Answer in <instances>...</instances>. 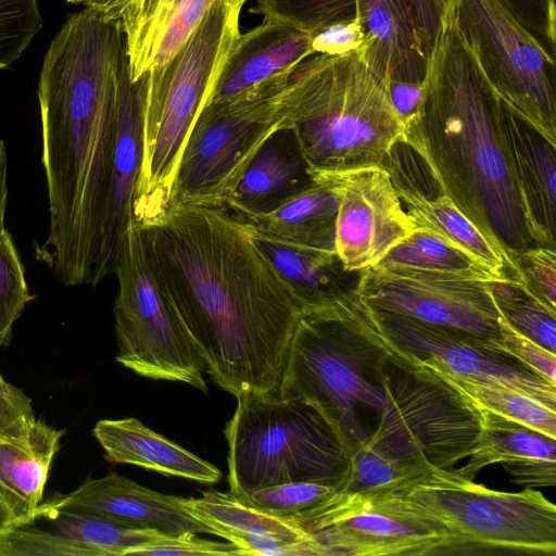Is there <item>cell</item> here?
<instances>
[{"label": "cell", "mask_w": 556, "mask_h": 556, "mask_svg": "<svg viewBox=\"0 0 556 556\" xmlns=\"http://www.w3.org/2000/svg\"><path fill=\"white\" fill-rule=\"evenodd\" d=\"M141 228L213 382L235 397L277 392L303 309L253 226L226 207L175 205Z\"/></svg>", "instance_id": "cell-1"}, {"label": "cell", "mask_w": 556, "mask_h": 556, "mask_svg": "<svg viewBox=\"0 0 556 556\" xmlns=\"http://www.w3.org/2000/svg\"><path fill=\"white\" fill-rule=\"evenodd\" d=\"M126 58L119 21L88 8L67 16L43 58L38 100L50 226L40 255L65 286H97Z\"/></svg>", "instance_id": "cell-2"}, {"label": "cell", "mask_w": 556, "mask_h": 556, "mask_svg": "<svg viewBox=\"0 0 556 556\" xmlns=\"http://www.w3.org/2000/svg\"><path fill=\"white\" fill-rule=\"evenodd\" d=\"M420 116L405 142L521 281L519 254L534 245L526 226L503 131V101L480 79L444 14L424 76Z\"/></svg>", "instance_id": "cell-3"}, {"label": "cell", "mask_w": 556, "mask_h": 556, "mask_svg": "<svg viewBox=\"0 0 556 556\" xmlns=\"http://www.w3.org/2000/svg\"><path fill=\"white\" fill-rule=\"evenodd\" d=\"M286 127L311 177L383 167L404 126L390 100L388 79L363 46L341 55L316 53L291 74L286 87Z\"/></svg>", "instance_id": "cell-4"}, {"label": "cell", "mask_w": 556, "mask_h": 556, "mask_svg": "<svg viewBox=\"0 0 556 556\" xmlns=\"http://www.w3.org/2000/svg\"><path fill=\"white\" fill-rule=\"evenodd\" d=\"M389 358L354 294L303 312L289 344L278 394L317 409L350 456L372 433L365 417L379 420L383 410Z\"/></svg>", "instance_id": "cell-5"}, {"label": "cell", "mask_w": 556, "mask_h": 556, "mask_svg": "<svg viewBox=\"0 0 556 556\" xmlns=\"http://www.w3.org/2000/svg\"><path fill=\"white\" fill-rule=\"evenodd\" d=\"M241 10L231 0H213L182 46L147 73L142 160L132 204L140 227L159 220L168 210L189 132L241 34Z\"/></svg>", "instance_id": "cell-6"}, {"label": "cell", "mask_w": 556, "mask_h": 556, "mask_svg": "<svg viewBox=\"0 0 556 556\" xmlns=\"http://www.w3.org/2000/svg\"><path fill=\"white\" fill-rule=\"evenodd\" d=\"M225 426L229 492L239 498L292 481L341 484L349 454L309 404L277 392L236 397Z\"/></svg>", "instance_id": "cell-7"}, {"label": "cell", "mask_w": 556, "mask_h": 556, "mask_svg": "<svg viewBox=\"0 0 556 556\" xmlns=\"http://www.w3.org/2000/svg\"><path fill=\"white\" fill-rule=\"evenodd\" d=\"M392 493L445 528L458 554L556 553V507L531 488L494 491L456 470L431 469Z\"/></svg>", "instance_id": "cell-8"}, {"label": "cell", "mask_w": 556, "mask_h": 556, "mask_svg": "<svg viewBox=\"0 0 556 556\" xmlns=\"http://www.w3.org/2000/svg\"><path fill=\"white\" fill-rule=\"evenodd\" d=\"M387 349L386 402L366 442L421 472L468 457L481 430L479 407L424 364Z\"/></svg>", "instance_id": "cell-9"}, {"label": "cell", "mask_w": 556, "mask_h": 556, "mask_svg": "<svg viewBox=\"0 0 556 556\" xmlns=\"http://www.w3.org/2000/svg\"><path fill=\"white\" fill-rule=\"evenodd\" d=\"M445 14L482 83L556 144L555 61L504 0H448Z\"/></svg>", "instance_id": "cell-10"}, {"label": "cell", "mask_w": 556, "mask_h": 556, "mask_svg": "<svg viewBox=\"0 0 556 556\" xmlns=\"http://www.w3.org/2000/svg\"><path fill=\"white\" fill-rule=\"evenodd\" d=\"M279 77L237 99L206 104L186 141L169 206L226 207L266 140L286 127V87Z\"/></svg>", "instance_id": "cell-11"}, {"label": "cell", "mask_w": 556, "mask_h": 556, "mask_svg": "<svg viewBox=\"0 0 556 556\" xmlns=\"http://www.w3.org/2000/svg\"><path fill=\"white\" fill-rule=\"evenodd\" d=\"M114 274L116 362L139 376L207 392L204 361L149 261L142 228L134 217L122 237Z\"/></svg>", "instance_id": "cell-12"}, {"label": "cell", "mask_w": 556, "mask_h": 556, "mask_svg": "<svg viewBox=\"0 0 556 556\" xmlns=\"http://www.w3.org/2000/svg\"><path fill=\"white\" fill-rule=\"evenodd\" d=\"M312 536L318 556L456 555L453 535L403 504L392 492L336 491L291 516Z\"/></svg>", "instance_id": "cell-13"}, {"label": "cell", "mask_w": 556, "mask_h": 556, "mask_svg": "<svg viewBox=\"0 0 556 556\" xmlns=\"http://www.w3.org/2000/svg\"><path fill=\"white\" fill-rule=\"evenodd\" d=\"M489 280L471 276L374 266L359 271L358 301L481 340L500 339V312Z\"/></svg>", "instance_id": "cell-14"}, {"label": "cell", "mask_w": 556, "mask_h": 556, "mask_svg": "<svg viewBox=\"0 0 556 556\" xmlns=\"http://www.w3.org/2000/svg\"><path fill=\"white\" fill-rule=\"evenodd\" d=\"M356 302L366 323L388 348L465 378L522 391L556 408V386L516 358L492 349L493 342L376 311L357 298Z\"/></svg>", "instance_id": "cell-15"}, {"label": "cell", "mask_w": 556, "mask_h": 556, "mask_svg": "<svg viewBox=\"0 0 556 556\" xmlns=\"http://www.w3.org/2000/svg\"><path fill=\"white\" fill-rule=\"evenodd\" d=\"M313 179L328 181L337 195L334 245L348 271L376 266L417 229L383 167L321 174Z\"/></svg>", "instance_id": "cell-16"}, {"label": "cell", "mask_w": 556, "mask_h": 556, "mask_svg": "<svg viewBox=\"0 0 556 556\" xmlns=\"http://www.w3.org/2000/svg\"><path fill=\"white\" fill-rule=\"evenodd\" d=\"M165 536L43 502L0 523V556H126Z\"/></svg>", "instance_id": "cell-17"}, {"label": "cell", "mask_w": 556, "mask_h": 556, "mask_svg": "<svg viewBox=\"0 0 556 556\" xmlns=\"http://www.w3.org/2000/svg\"><path fill=\"white\" fill-rule=\"evenodd\" d=\"M182 500L110 472L101 478H89L71 493L49 501L58 506L79 509L123 526L167 536L214 535L208 526L182 505Z\"/></svg>", "instance_id": "cell-18"}, {"label": "cell", "mask_w": 556, "mask_h": 556, "mask_svg": "<svg viewBox=\"0 0 556 556\" xmlns=\"http://www.w3.org/2000/svg\"><path fill=\"white\" fill-rule=\"evenodd\" d=\"M147 73L132 81L126 58L119 79L116 137L109 203L96 282L114 274L116 253L132 216L143 149V97Z\"/></svg>", "instance_id": "cell-19"}, {"label": "cell", "mask_w": 556, "mask_h": 556, "mask_svg": "<svg viewBox=\"0 0 556 556\" xmlns=\"http://www.w3.org/2000/svg\"><path fill=\"white\" fill-rule=\"evenodd\" d=\"M182 505L240 555L318 556L314 540L293 517L271 514L230 492L206 491L184 497Z\"/></svg>", "instance_id": "cell-20"}, {"label": "cell", "mask_w": 556, "mask_h": 556, "mask_svg": "<svg viewBox=\"0 0 556 556\" xmlns=\"http://www.w3.org/2000/svg\"><path fill=\"white\" fill-rule=\"evenodd\" d=\"M313 54L311 36L264 18L236 40L207 104L230 101L279 77H289Z\"/></svg>", "instance_id": "cell-21"}, {"label": "cell", "mask_w": 556, "mask_h": 556, "mask_svg": "<svg viewBox=\"0 0 556 556\" xmlns=\"http://www.w3.org/2000/svg\"><path fill=\"white\" fill-rule=\"evenodd\" d=\"M503 131L528 233L534 245L555 249L556 144L505 103Z\"/></svg>", "instance_id": "cell-22"}, {"label": "cell", "mask_w": 556, "mask_h": 556, "mask_svg": "<svg viewBox=\"0 0 556 556\" xmlns=\"http://www.w3.org/2000/svg\"><path fill=\"white\" fill-rule=\"evenodd\" d=\"M481 430L460 476L473 480L484 467L502 464L514 482L533 486L556 483V439L480 408Z\"/></svg>", "instance_id": "cell-23"}, {"label": "cell", "mask_w": 556, "mask_h": 556, "mask_svg": "<svg viewBox=\"0 0 556 556\" xmlns=\"http://www.w3.org/2000/svg\"><path fill=\"white\" fill-rule=\"evenodd\" d=\"M213 0H131L119 22L132 81L162 66L182 46Z\"/></svg>", "instance_id": "cell-24"}, {"label": "cell", "mask_w": 556, "mask_h": 556, "mask_svg": "<svg viewBox=\"0 0 556 556\" xmlns=\"http://www.w3.org/2000/svg\"><path fill=\"white\" fill-rule=\"evenodd\" d=\"M365 29L369 63L390 79L421 81L428 56L418 35L410 0H353Z\"/></svg>", "instance_id": "cell-25"}, {"label": "cell", "mask_w": 556, "mask_h": 556, "mask_svg": "<svg viewBox=\"0 0 556 556\" xmlns=\"http://www.w3.org/2000/svg\"><path fill=\"white\" fill-rule=\"evenodd\" d=\"M113 464H129L201 483H217L220 470L213 464L144 426L135 417L101 419L93 430Z\"/></svg>", "instance_id": "cell-26"}, {"label": "cell", "mask_w": 556, "mask_h": 556, "mask_svg": "<svg viewBox=\"0 0 556 556\" xmlns=\"http://www.w3.org/2000/svg\"><path fill=\"white\" fill-rule=\"evenodd\" d=\"M313 182L293 131L271 135L247 168L226 208L243 219L267 212Z\"/></svg>", "instance_id": "cell-27"}, {"label": "cell", "mask_w": 556, "mask_h": 556, "mask_svg": "<svg viewBox=\"0 0 556 556\" xmlns=\"http://www.w3.org/2000/svg\"><path fill=\"white\" fill-rule=\"evenodd\" d=\"M253 239L288 285L303 312L331 306L355 294L359 271L345 270L336 254L289 244L254 227Z\"/></svg>", "instance_id": "cell-28"}, {"label": "cell", "mask_w": 556, "mask_h": 556, "mask_svg": "<svg viewBox=\"0 0 556 556\" xmlns=\"http://www.w3.org/2000/svg\"><path fill=\"white\" fill-rule=\"evenodd\" d=\"M337 195L324 179L287 198L271 210L245 219L276 240L325 254H336Z\"/></svg>", "instance_id": "cell-29"}, {"label": "cell", "mask_w": 556, "mask_h": 556, "mask_svg": "<svg viewBox=\"0 0 556 556\" xmlns=\"http://www.w3.org/2000/svg\"><path fill=\"white\" fill-rule=\"evenodd\" d=\"M392 181L417 228L439 236L496 277H510L503 256L448 197H430L413 182Z\"/></svg>", "instance_id": "cell-30"}, {"label": "cell", "mask_w": 556, "mask_h": 556, "mask_svg": "<svg viewBox=\"0 0 556 556\" xmlns=\"http://www.w3.org/2000/svg\"><path fill=\"white\" fill-rule=\"evenodd\" d=\"M63 431L37 419L26 434L0 437V481L11 493L20 518L43 501V492Z\"/></svg>", "instance_id": "cell-31"}, {"label": "cell", "mask_w": 556, "mask_h": 556, "mask_svg": "<svg viewBox=\"0 0 556 556\" xmlns=\"http://www.w3.org/2000/svg\"><path fill=\"white\" fill-rule=\"evenodd\" d=\"M413 359L431 369L478 407L556 439L555 407L522 391L502 384L465 378L434 363Z\"/></svg>", "instance_id": "cell-32"}, {"label": "cell", "mask_w": 556, "mask_h": 556, "mask_svg": "<svg viewBox=\"0 0 556 556\" xmlns=\"http://www.w3.org/2000/svg\"><path fill=\"white\" fill-rule=\"evenodd\" d=\"M376 266L502 280L439 236L421 228L393 248Z\"/></svg>", "instance_id": "cell-33"}, {"label": "cell", "mask_w": 556, "mask_h": 556, "mask_svg": "<svg viewBox=\"0 0 556 556\" xmlns=\"http://www.w3.org/2000/svg\"><path fill=\"white\" fill-rule=\"evenodd\" d=\"M491 293L501 316L514 329L556 354L555 307L510 277L493 281Z\"/></svg>", "instance_id": "cell-34"}, {"label": "cell", "mask_w": 556, "mask_h": 556, "mask_svg": "<svg viewBox=\"0 0 556 556\" xmlns=\"http://www.w3.org/2000/svg\"><path fill=\"white\" fill-rule=\"evenodd\" d=\"M421 473L424 472L364 442L349 456L343 480L337 491L358 495L394 492Z\"/></svg>", "instance_id": "cell-35"}, {"label": "cell", "mask_w": 556, "mask_h": 556, "mask_svg": "<svg viewBox=\"0 0 556 556\" xmlns=\"http://www.w3.org/2000/svg\"><path fill=\"white\" fill-rule=\"evenodd\" d=\"M345 7L346 0H256L250 12L313 37L328 25L351 17Z\"/></svg>", "instance_id": "cell-36"}, {"label": "cell", "mask_w": 556, "mask_h": 556, "mask_svg": "<svg viewBox=\"0 0 556 556\" xmlns=\"http://www.w3.org/2000/svg\"><path fill=\"white\" fill-rule=\"evenodd\" d=\"M25 270L11 233L0 232V346H7L13 326L31 301Z\"/></svg>", "instance_id": "cell-37"}, {"label": "cell", "mask_w": 556, "mask_h": 556, "mask_svg": "<svg viewBox=\"0 0 556 556\" xmlns=\"http://www.w3.org/2000/svg\"><path fill=\"white\" fill-rule=\"evenodd\" d=\"M42 24L37 0H0V70L21 58Z\"/></svg>", "instance_id": "cell-38"}, {"label": "cell", "mask_w": 556, "mask_h": 556, "mask_svg": "<svg viewBox=\"0 0 556 556\" xmlns=\"http://www.w3.org/2000/svg\"><path fill=\"white\" fill-rule=\"evenodd\" d=\"M337 491V486L316 481H292L262 488L244 500L279 516H294L308 510Z\"/></svg>", "instance_id": "cell-39"}, {"label": "cell", "mask_w": 556, "mask_h": 556, "mask_svg": "<svg viewBox=\"0 0 556 556\" xmlns=\"http://www.w3.org/2000/svg\"><path fill=\"white\" fill-rule=\"evenodd\" d=\"M498 325L500 339L492 343V349L516 358L535 375L556 386V354L518 332L503 316Z\"/></svg>", "instance_id": "cell-40"}, {"label": "cell", "mask_w": 556, "mask_h": 556, "mask_svg": "<svg viewBox=\"0 0 556 556\" xmlns=\"http://www.w3.org/2000/svg\"><path fill=\"white\" fill-rule=\"evenodd\" d=\"M517 266L521 281L541 300L556 308V251L532 245L523 250Z\"/></svg>", "instance_id": "cell-41"}, {"label": "cell", "mask_w": 556, "mask_h": 556, "mask_svg": "<svg viewBox=\"0 0 556 556\" xmlns=\"http://www.w3.org/2000/svg\"><path fill=\"white\" fill-rule=\"evenodd\" d=\"M36 420L31 400L0 375V437H22Z\"/></svg>", "instance_id": "cell-42"}, {"label": "cell", "mask_w": 556, "mask_h": 556, "mask_svg": "<svg viewBox=\"0 0 556 556\" xmlns=\"http://www.w3.org/2000/svg\"><path fill=\"white\" fill-rule=\"evenodd\" d=\"M365 42V29L359 14L334 22L312 37L314 53L341 55L358 50Z\"/></svg>", "instance_id": "cell-43"}, {"label": "cell", "mask_w": 556, "mask_h": 556, "mask_svg": "<svg viewBox=\"0 0 556 556\" xmlns=\"http://www.w3.org/2000/svg\"><path fill=\"white\" fill-rule=\"evenodd\" d=\"M136 555H240L231 543L208 541L197 535L166 536L140 548Z\"/></svg>", "instance_id": "cell-44"}, {"label": "cell", "mask_w": 556, "mask_h": 556, "mask_svg": "<svg viewBox=\"0 0 556 556\" xmlns=\"http://www.w3.org/2000/svg\"><path fill=\"white\" fill-rule=\"evenodd\" d=\"M518 18L533 33L555 41V0H504Z\"/></svg>", "instance_id": "cell-45"}, {"label": "cell", "mask_w": 556, "mask_h": 556, "mask_svg": "<svg viewBox=\"0 0 556 556\" xmlns=\"http://www.w3.org/2000/svg\"><path fill=\"white\" fill-rule=\"evenodd\" d=\"M388 90L405 132L420 116L425 94L424 79L421 81L390 79Z\"/></svg>", "instance_id": "cell-46"}, {"label": "cell", "mask_w": 556, "mask_h": 556, "mask_svg": "<svg viewBox=\"0 0 556 556\" xmlns=\"http://www.w3.org/2000/svg\"><path fill=\"white\" fill-rule=\"evenodd\" d=\"M413 13L425 54L428 56L448 5V0H410Z\"/></svg>", "instance_id": "cell-47"}, {"label": "cell", "mask_w": 556, "mask_h": 556, "mask_svg": "<svg viewBox=\"0 0 556 556\" xmlns=\"http://www.w3.org/2000/svg\"><path fill=\"white\" fill-rule=\"evenodd\" d=\"M75 4H83L85 8L94 10L105 17L119 21L125 7L131 0H66Z\"/></svg>", "instance_id": "cell-48"}, {"label": "cell", "mask_w": 556, "mask_h": 556, "mask_svg": "<svg viewBox=\"0 0 556 556\" xmlns=\"http://www.w3.org/2000/svg\"><path fill=\"white\" fill-rule=\"evenodd\" d=\"M8 204V151L0 139V232L5 229L4 216Z\"/></svg>", "instance_id": "cell-49"}, {"label": "cell", "mask_w": 556, "mask_h": 556, "mask_svg": "<svg viewBox=\"0 0 556 556\" xmlns=\"http://www.w3.org/2000/svg\"><path fill=\"white\" fill-rule=\"evenodd\" d=\"M17 518H20V513L16 504L11 493L0 481V523L8 522Z\"/></svg>", "instance_id": "cell-50"}, {"label": "cell", "mask_w": 556, "mask_h": 556, "mask_svg": "<svg viewBox=\"0 0 556 556\" xmlns=\"http://www.w3.org/2000/svg\"><path fill=\"white\" fill-rule=\"evenodd\" d=\"M231 1H232V2H235V3H238V4H240V5H242V7H243V5H244V3H245L247 1H249V0H231Z\"/></svg>", "instance_id": "cell-51"}]
</instances>
